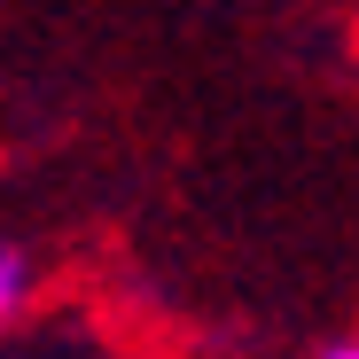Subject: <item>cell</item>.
Masks as SVG:
<instances>
[{
    "label": "cell",
    "instance_id": "obj_1",
    "mask_svg": "<svg viewBox=\"0 0 359 359\" xmlns=\"http://www.w3.org/2000/svg\"><path fill=\"white\" fill-rule=\"evenodd\" d=\"M32 297H39V266H32L16 243H0V328H8Z\"/></svg>",
    "mask_w": 359,
    "mask_h": 359
},
{
    "label": "cell",
    "instance_id": "obj_2",
    "mask_svg": "<svg viewBox=\"0 0 359 359\" xmlns=\"http://www.w3.org/2000/svg\"><path fill=\"white\" fill-rule=\"evenodd\" d=\"M313 359H359V336H328V344H320Z\"/></svg>",
    "mask_w": 359,
    "mask_h": 359
}]
</instances>
